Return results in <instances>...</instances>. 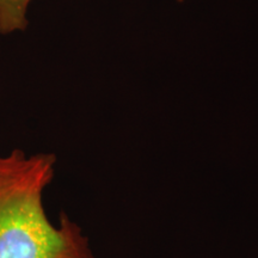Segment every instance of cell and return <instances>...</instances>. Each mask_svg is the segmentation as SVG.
Listing matches in <instances>:
<instances>
[{"instance_id":"3957f363","label":"cell","mask_w":258,"mask_h":258,"mask_svg":"<svg viewBox=\"0 0 258 258\" xmlns=\"http://www.w3.org/2000/svg\"><path fill=\"white\" fill-rule=\"evenodd\" d=\"M178 2H184V0H178Z\"/></svg>"},{"instance_id":"7a4b0ae2","label":"cell","mask_w":258,"mask_h":258,"mask_svg":"<svg viewBox=\"0 0 258 258\" xmlns=\"http://www.w3.org/2000/svg\"><path fill=\"white\" fill-rule=\"evenodd\" d=\"M34 0H0V35L27 30L29 9Z\"/></svg>"},{"instance_id":"6da1fadb","label":"cell","mask_w":258,"mask_h":258,"mask_svg":"<svg viewBox=\"0 0 258 258\" xmlns=\"http://www.w3.org/2000/svg\"><path fill=\"white\" fill-rule=\"evenodd\" d=\"M53 153L14 150L0 156V258H96L89 238L66 213L47 217L44 190L55 176Z\"/></svg>"}]
</instances>
